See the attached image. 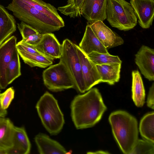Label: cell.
Segmentation results:
<instances>
[{
	"label": "cell",
	"mask_w": 154,
	"mask_h": 154,
	"mask_svg": "<svg viewBox=\"0 0 154 154\" xmlns=\"http://www.w3.org/2000/svg\"><path fill=\"white\" fill-rule=\"evenodd\" d=\"M51 18L61 23L64 21L58 13L57 9L42 0H20Z\"/></svg>",
	"instance_id": "obj_23"
},
{
	"label": "cell",
	"mask_w": 154,
	"mask_h": 154,
	"mask_svg": "<svg viewBox=\"0 0 154 154\" xmlns=\"http://www.w3.org/2000/svg\"><path fill=\"white\" fill-rule=\"evenodd\" d=\"M17 25V28L22 39L25 38L30 35L40 33L34 28L23 22L18 23Z\"/></svg>",
	"instance_id": "obj_30"
},
{
	"label": "cell",
	"mask_w": 154,
	"mask_h": 154,
	"mask_svg": "<svg viewBox=\"0 0 154 154\" xmlns=\"http://www.w3.org/2000/svg\"><path fill=\"white\" fill-rule=\"evenodd\" d=\"M7 8L16 18L41 34L52 33L65 26L64 23L51 18L20 0H12Z\"/></svg>",
	"instance_id": "obj_2"
},
{
	"label": "cell",
	"mask_w": 154,
	"mask_h": 154,
	"mask_svg": "<svg viewBox=\"0 0 154 154\" xmlns=\"http://www.w3.org/2000/svg\"><path fill=\"white\" fill-rule=\"evenodd\" d=\"M70 107L72 121L78 129L94 126L101 119L107 109L100 93L96 88L75 96Z\"/></svg>",
	"instance_id": "obj_1"
},
{
	"label": "cell",
	"mask_w": 154,
	"mask_h": 154,
	"mask_svg": "<svg viewBox=\"0 0 154 154\" xmlns=\"http://www.w3.org/2000/svg\"><path fill=\"white\" fill-rule=\"evenodd\" d=\"M16 30L14 16L0 5V46Z\"/></svg>",
	"instance_id": "obj_18"
},
{
	"label": "cell",
	"mask_w": 154,
	"mask_h": 154,
	"mask_svg": "<svg viewBox=\"0 0 154 154\" xmlns=\"http://www.w3.org/2000/svg\"><path fill=\"white\" fill-rule=\"evenodd\" d=\"M31 145L25 128L15 126L13 146L6 151V154H28L30 151Z\"/></svg>",
	"instance_id": "obj_17"
},
{
	"label": "cell",
	"mask_w": 154,
	"mask_h": 154,
	"mask_svg": "<svg viewBox=\"0 0 154 154\" xmlns=\"http://www.w3.org/2000/svg\"><path fill=\"white\" fill-rule=\"evenodd\" d=\"M109 120L121 149L124 153L129 154L138 139L137 119L126 112L119 110L112 113Z\"/></svg>",
	"instance_id": "obj_3"
},
{
	"label": "cell",
	"mask_w": 154,
	"mask_h": 154,
	"mask_svg": "<svg viewBox=\"0 0 154 154\" xmlns=\"http://www.w3.org/2000/svg\"><path fill=\"white\" fill-rule=\"evenodd\" d=\"M7 110L2 108L0 103V117H5L7 115Z\"/></svg>",
	"instance_id": "obj_34"
},
{
	"label": "cell",
	"mask_w": 154,
	"mask_h": 154,
	"mask_svg": "<svg viewBox=\"0 0 154 154\" xmlns=\"http://www.w3.org/2000/svg\"><path fill=\"white\" fill-rule=\"evenodd\" d=\"M87 56L95 64H110L122 63V60L118 56L111 55L109 53L93 52Z\"/></svg>",
	"instance_id": "obj_27"
},
{
	"label": "cell",
	"mask_w": 154,
	"mask_h": 154,
	"mask_svg": "<svg viewBox=\"0 0 154 154\" xmlns=\"http://www.w3.org/2000/svg\"><path fill=\"white\" fill-rule=\"evenodd\" d=\"M62 45V53L60 58V61L65 64L72 75L75 88L81 93H84L86 90L75 44L66 39L63 41Z\"/></svg>",
	"instance_id": "obj_7"
},
{
	"label": "cell",
	"mask_w": 154,
	"mask_h": 154,
	"mask_svg": "<svg viewBox=\"0 0 154 154\" xmlns=\"http://www.w3.org/2000/svg\"><path fill=\"white\" fill-rule=\"evenodd\" d=\"M87 153L89 154H108L109 153V152H106L105 151H98L95 152H88Z\"/></svg>",
	"instance_id": "obj_35"
},
{
	"label": "cell",
	"mask_w": 154,
	"mask_h": 154,
	"mask_svg": "<svg viewBox=\"0 0 154 154\" xmlns=\"http://www.w3.org/2000/svg\"><path fill=\"white\" fill-rule=\"evenodd\" d=\"M15 126L9 119L0 117V151L6 152L13 148Z\"/></svg>",
	"instance_id": "obj_19"
},
{
	"label": "cell",
	"mask_w": 154,
	"mask_h": 154,
	"mask_svg": "<svg viewBox=\"0 0 154 154\" xmlns=\"http://www.w3.org/2000/svg\"><path fill=\"white\" fill-rule=\"evenodd\" d=\"M21 75L20 63L17 50L14 55L6 69V79L8 85Z\"/></svg>",
	"instance_id": "obj_26"
},
{
	"label": "cell",
	"mask_w": 154,
	"mask_h": 154,
	"mask_svg": "<svg viewBox=\"0 0 154 154\" xmlns=\"http://www.w3.org/2000/svg\"><path fill=\"white\" fill-rule=\"evenodd\" d=\"M138 23L143 29L152 25L154 16V0H130Z\"/></svg>",
	"instance_id": "obj_11"
},
{
	"label": "cell",
	"mask_w": 154,
	"mask_h": 154,
	"mask_svg": "<svg viewBox=\"0 0 154 154\" xmlns=\"http://www.w3.org/2000/svg\"><path fill=\"white\" fill-rule=\"evenodd\" d=\"M16 46L17 51L29 53H39L34 47L26 43L22 40L17 43Z\"/></svg>",
	"instance_id": "obj_31"
},
{
	"label": "cell",
	"mask_w": 154,
	"mask_h": 154,
	"mask_svg": "<svg viewBox=\"0 0 154 154\" xmlns=\"http://www.w3.org/2000/svg\"><path fill=\"white\" fill-rule=\"evenodd\" d=\"M108 0H84L81 15L88 21H103L106 19V8Z\"/></svg>",
	"instance_id": "obj_14"
},
{
	"label": "cell",
	"mask_w": 154,
	"mask_h": 154,
	"mask_svg": "<svg viewBox=\"0 0 154 154\" xmlns=\"http://www.w3.org/2000/svg\"><path fill=\"white\" fill-rule=\"evenodd\" d=\"M43 34L38 33L30 35L21 40L23 42L31 46H33L38 44L41 40Z\"/></svg>",
	"instance_id": "obj_32"
},
{
	"label": "cell",
	"mask_w": 154,
	"mask_h": 154,
	"mask_svg": "<svg viewBox=\"0 0 154 154\" xmlns=\"http://www.w3.org/2000/svg\"><path fill=\"white\" fill-rule=\"evenodd\" d=\"M14 95V91L12 87L8 88L4 92L0 94V103L3 109L6 110L8 108Z\"/></svg>",
	"instance_id": "obj_29"
},
{
	"label": "cell",
	"mask_w": 154,
	"mask_h": 154,
	"mask_svg": "<svg viewBox=\"0 0 154 154\" xmlns=\"http://www.w3.org/2000/svg\"><path fill=\"white\" fill-rule=\"evenodd\" d=\"M36 108L43 125L48 132L52 135L60 132L64 123L63 115L53 95L46 92L38 101Z\"/></svg>",
	"instance_id": "obj_4"
},
{
	"label": "cell",
	"mask_w": 154,
	"mask_h": 154,
	"mask_svg": "<svg viewBox=\"0 0 154 154\" xmlns=\"http://www.w3.org/2000/svg\"><path fill=\"white\" fill-rule=\"evenodd\" d=\"M135 62L141 73L149 81L154 80V50L142 45L135 54Z\"/></svg>",
	"instance_id": "obj_12"
},
{
	"label": "cell",
	"mask_w": 154,
	"mask_h": 154,
	"mask_svg": "<svg viewBox=\"0 0 154 154\" xmlns=\"http://www.w3.org/2000/svg\"><path fill=\"white\" fill-rule=\"evenodd\" d=\"M35 141L40 154L68 153L58 142L51 139L45 134L41 133L38 134L35 137Z\"/></svg>",
	"instance_id": "obj_16"
},
{
	"label": "cell",
	"mask_w": 154,
	"mask_h": 154,
	"mask_svg": "<svg viewBox=\"0 0 154 154\" xmlns=\"http://www.w3.org/2000/svg\"><path fill=\"white\" fill-rule=\"evenodd\" d=\"M87 24L90 26L96 36L107 50L123 44L122 38L105 25L103 21H88Z\"/></svg>",
	"instance_id": "obj_8"
},
{
	"label": "cell",
	"mask_w": 154,
	"mask_h": 154,
	"mask_svg": "<svg viewBox=\"0 0 154 154\" xmlns=\"http://www.w3.org/2000/svg\"><path fill=\"white\" fill-rule=\"evenodd\" d=\"M17 51L24 62L31 67L45 68L53 63V60L39 53L32 54Z\"/></svg>",
	"instance_id": "obj_22"
},
{
	"label": "cell",
	"mask_w": 154,
	"mask_h": 154,
	"mask_svg": "<svg viewBox=\"0 0 154 154\" xmlns=\"http://www.w3.org/2000/svg\"><path fill=\"white\" fill-rule=\"evenodd\" d=\"M76 51L80 62L82 72L86 91L101 82V77L96 67L92 62L80 49L75 44Z\"/></svg>",
	"instance_id": "obj_9"
},
{
	"label": "cell",
	"mask_w": 154,
	"mask_h": 154,
	"mask_svg": "<svg viewBox=\"0 0 154 154\" xmlns=\"http://www.w3.org/2000/svg\"><path fill=\"white\" fill-rule=\"evenodd\" d=\"M0 154H6L5 151H0Z\"/></svg>",
	"instance_id": "obj_36"
},
{
	"label": "cell",
	"mask_w": 154,
	"mask_h": 154,
	"mask_svg": "<svg viewBox=\"0 0 154 154\" xmlns=\"http://www.w3.org/2000/svg\"><path fill=\"white\" fill-rule=\"evenodd\" d=\"M106 16V19L112 27L120 30L131 29L137 23L132 6L125 0H108Z\"/></svg>",
	"instance_id": "obj_5"
},
{
	"label": "cell",
	"mask_w": 154,
	"mask_h": 154,
	"mask_svg": "<svg viewBox=\"0 0 154 154\" xmlns=\"http://www.w3.org/2000/svg\"><path fill=\"white\" fill-rule=\"evenodd\" d=\"M45 86L53 92H58L75 88L73 78L65 64L60 61L50 66L42 73Z\"/></svg>",
	"instance_id": "obj_6"
},
{
	"label": "cell",
	"mask_w": 154,
	"mask_h": 154,
	"mask_svg": "<svg viewBox=\"0 0 154 154\" xmlns=\"http://www.w3.org/2000/svg\"><path fill=\"white\" fill-rule=\"evenodd\" d=\"M79 46L87 55L93 52L109 53L107 49L100 42L91 27L88 24Z\"/></svg>",
	"instance_id": "obj_15"
},
{
	"label": "cell",
	"mask_w": 154,
	"mask_h": 154,
	"mask_svg": "<svg viewBox=\"0 0 154 154\" xmlns=\"http://www.w3.org/2000/svg\"><path fill=\"white\" fill-rule=\"evenodd\" d=\"M147 104L148 106L153 109L154 108V83H153L149 88Z\"/></svg>",
	"instance_id": "obj_33"
},
{
	"label": "cell",
	"mask_w": 154,
	"mask_h": 154,
	"mask_svg": "<svg viewBox=\"0 0 154 154\" xmlns=\"http://www.w3.org/2000/svg\"><path fill=\"white\" fill-rule=\"evenodd\" d=\"M153 112L146 115L141 120L139 131L145 140L154 143Z\"/></svg>",
	"instance_id": "obj_24"
},
{
	"label": "cell",
	"mask_w": 154,
	"mask_h": 154,
	"mask_svg": "<svg viewBox=\"0 0 154 154\" xmlns=\"http://www.w3.org/2000/svg\"><path fill=\"white\" fill-rule=\"evenodd\" d=\"M33 47L40 54L53 60L62 55V45L52 33L43 34L40 42Z\"/></svg>",
	"instance_id": "obj_13"
},
{
	"label": "cell",
	"mask_w": 154,
	"mask_h": 154,
	"mask_svg": "<svg viewBox=\"0 0 154 154\" xmlns=\"http://www.w3.org/2000/svg\"><path fill=\"white\" fill-rule=\"evenodd\" d=\"M17 38L10 37L0 46V88L4 89L8 85L6 79L7 66L17 51Z\"/></svg>",
	"instance_id": "obj_10"
},
{
	"label": "cell",
	"mask_w": 154,
	"mask_h": 154,
	"mask_svg": "<svg viewBox=\"0 0 154 154\" xmlns=\"http://www.w3.org/2000/svg\"><path fill=\"white\" fill-rule=\"evenodd\" d=\"M154 154V143L146 140L138 139L129 154Z\"/></svg>",
	"instance_id": "obj_28"
},
{
	"label": "cell",
	"mask_w": 154,
	"mask_h": 154,
	"mask_svg": "<svg viewBox=\"0 0 154 154\" xmlns=\"http://www.w3.org/2000/svg\"><path fill=\"white\" fill-rule=\"evenodd\" d=\"M84 0H67L64 6L58 7L57 10L71 18L81 17V10Z\"/></svg>",
	"instance_id": "obj_25"
},
{
	"label": "cell",
	"mask_w": 154,
	"mask_h": 154,
	"mask_svg": "<svg viewBox=\"0 0 154 154\" xmlns=\"http://www.w3.org/2000/svg\"><path fill=\"white\" fill-rule=\"evenodd\" d=\"M95 65L101 77V82L113 85L119 81L121 63Z\"/></svg>",
	"instance_id": "obj_20"
},
{
	"label": "cell",
	"mask_w": 154,
	"mask_h": 154,
	"mask_svg": "<svg viewBox=\"0 0 154 154\" xmlns=\"http://www.w3.org/2000/svg\"><path fill=\"white\" fill-rule=\"evenodd\" d=\"M132 98L135 105L142 107L145 103V90L142 79L138 70L132 71Z\"/></svg>",
	"instance_id": "obj_21"
}]
</instances>
